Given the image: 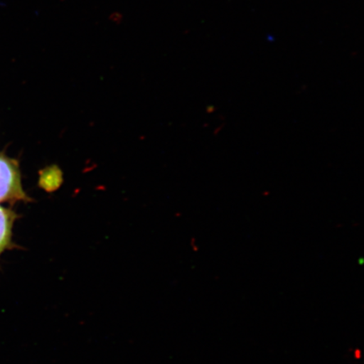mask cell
Listing matches in <instances>:
<instances>
[{
	"label": "cell",
	"instance_id": "obj_2",
	"mask_svg": "<svg viewBox=\"0 0 364 364\" xmlns=\"http://www.w3.org/2000/svg\"><path fill=\"white\" fill-rule=\"evenodd\" d=\"M16 218L15 212L0 206V257L4 250L11 247L12 228Z\"/></svg>",
	"mask_w": 364,
	"mask_h": 364
},
{
	"label": "cell",
	"instance_id": "obj_1",
	"mask_svg": "<svg viewBox=\"0 0 364 364\" xmlns=\"http://www.w3.org/2000/svg\"><path fill=\"white\" fill-rule=\"evenodd\" d=\"M29 201L23 190L19 164L0 154V203Z\"/></svg>",
	"mask_w": 364,
	"mask_h": 364
}]
</instances>
